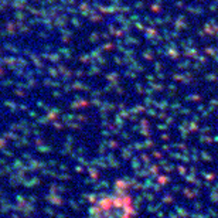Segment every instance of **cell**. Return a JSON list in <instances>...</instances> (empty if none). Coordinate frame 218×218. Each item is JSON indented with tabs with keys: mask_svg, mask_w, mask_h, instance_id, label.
<instances>
[{
	"mask_svg": "<svg viewBox=\"0 0 218 218\" xmlns=\"http://www.w3.org/2000/svg\"><path fill=\"white\" fill-rule=\"evenodd\" d=\"M135 215L132 197L128 193L113 191L96 200L88 218H132Z\"/></svg>",
	"mask_w": 218,
	"mask_h": 218,
	"instance_id": "6da1fadb",
	"label": "cell"
}]
</instances>
